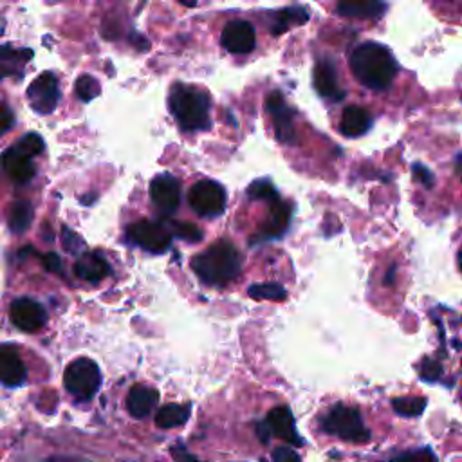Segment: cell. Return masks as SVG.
Segmentation results:
<instances>
[{"label": "cell", "instance_id": "obj_1", "mask_svg": "<svg viewBox=\"0 0 462 462\" xmlns=\"http://www.w3.org/2000/svg\"><path fill=\"white\" fill-rule=\"evenodd\" d=\"M350 67L356 79L374 90L390 87L397 72V63L392 52L375 42L357 45L350 56Z\"/></svg>", "mask_w": 462, "mask_h": 462}, {"label": "cell", "instance_id": "obj_2", "mask_svg": "<svg viewBox=\"0 0 462 462\" xmlns=\"http://www.w3.org/2000/svg\"><path fill=\"white\" fill-rule=\"evenodd\" d=\"M240 254L229 242H215L191 262L195 274L206 283L226 285L240 273Z\"/></svg>", "mask_w": 462, "mask_h": 462}, {"label": "cell", "instance_id": "obj_3", "mask_svg": "<svg viewBox=\"0 0 462 462\" xmlns=\"http://www.w3.org/2000/svg\"><path fill=\"white\" fill-rule=\"evenodd\" d=\"M170 110L184 130H206L209 121V97L206 92L175 83L170 90Z\"/></svg>", "mask_w": 462, "mask_h": 462}, {"label": "cell", "instance_id": "obj_4", "mask_svg": "<svg viewBox=\"0 0 462 462\" xmlns=\"http://www.w3.org/2000/svg\"><path fill=\"white\" fill-rule=\"evenodd\" d=\"M321 430L341 440L368 442L370 431L365 428L361 413L346 404H334L321 419Z\"/></svg>", "mask_w": 462, "mask_h": 462}, {"label": "cell", "instance_id": "obj_5", "mask_svg": "<svg viewBox=\"0 0 462 462\" xmlns=\"http://www.w3.org/2000/svg\"><path fill=\"white\" fill-rule=\"evenodd\" d=\"M63 384L70 395L79 401H88L96 395L101 384V372L88 357H78L65 368Z\"/></svg>", "mask_w": 462, "mask_h": 462}, {"label": "cell", "instance_id": "obj_6", "mask_svg": "<svg viewBox=\"0 0 462 462\" xmlns=\"http://www.w3.org/2000/svg\"><path fill=\"white\" fill-rule=\"evenodd\" d=\"M126 238H128V242L139 245L144 251H152V253L166 251L171 242L170 229H166L162 224L152 222V220H139V222L130 224L126 229Z\"/></svg>", "mask_w": 462, "mask_h": 462}, {"label": "cell", "instance_id": "obj_7", "mask_svg": "<svg viewBox=\"0 0 462 462\" xmlns=\"http://www.w3.org/2000/svg\"><path fill=\"white\" fill-rule=\"evenodd\" d=\"M188 199L195 213L202 217H218L226 209V191L215 180H199Z\"/></svg>", "mask_w": 462, "mask_h": 462}, {"label": "cell", "instance_id": "obj_8", "mask_svg": "<svg viewBox=\"0 0 462 462\" xmlns=\"http://www.w3.org/2000/svg\"><path fill=\"white\" fill-rule=\"evenodd\" d=\"M31 108L38 114H51L60 99L58 78L52 72H42L27 88Z\"/></svg>", "mask_w": 462, "mask_h": 462}, {"label": "cell", "instance_id": "obj_9", "mask_svg": "<svg viewBox=\"0 0 462 462\" xmlns=\"http://www.w3.org/2000/svg\"><path fill=\"white\" fill-rule=\"evenodd\" d=\"M265 106L273 117L276 139L283 144H294L296 143L294 117H292V110L285 105L283 96L280 92H271L267 96Z\"/></svg>", "mask_w": 462, "mask_h": 462}, {"label": "cell", "instance_id": "obj_10", "mask_svg": "<svg viewBox=\"0 0 462 462\" xmlns=\"http://www.w3.org/2000/svg\"><path fill=\"white\" fill-rule=\"evenodd\" d=\"M256 34L254 27L245 20H235L229 22L220 36V43L226 51L233 54H247L254 49Z\"/></svg>", "mask_w": 462, "mask_h": 462}, {"label": "cell", "instance_id": "obj_11", "mask_svg": "<svg viewBox=\"0 0 462 462\" xmlns=\"http://www.w3.org/2000/svg\"><path fill=\"white\" fill-rule=\"evenodd\" d=\"M11 321L23 332H36L45 325L47 314L38 301L18 298L11 303Z\"/></svg>", "mask_w": 462, "mask_h": 462}, {"label": "cell", "instance_id": "obj_12", "mask_svg": "<svg viewBox=\"0 0 462 462\" xmlns=\"http://www.w3.org/2000/svg\"><path fill=\"white\" fill-rule=\"evenodd\" d=\"M150 197L152 202L162 213H173L180 202V186L175 177L170 173H161L150 182Z\"/></svg>", "mask_w": 462, "mask_h": 462}, {"label": "cell", "instance_id": "obj_13", "mask_svg": "<svg viewBox=\"0 0 462 462\" xmlns=\"http://www.w3.org/2000/svg\"><path fill=\"white\" fill-rule=\"evenodd\" d=\"M269 435L278 437L289 444L294 446H303V439L300 437V433L296 431V424H294V417L292 411L287 406H274L265 420H263Z\"/></svg>", "mask_w": 462, "mask_h": 462}, {"label": "cell", "instance_id": "obj_14", "mask_svg": "<svg viewBox=\"0 0 462 462\" xmlns=\"http://www.w3.org/2000/svg\"><path fill=\"white\" fill-rule=\"evenodd\" d=\"M27 377L25 365L11 345H0V383L20 386Z\"/></svg>", "mask_w": 462, "mask_h": 462}, {"label": "cell", "instance_id": "obj_15", "mask_svg": "<svg viewBox=\"0 0 462 462\" xmlns=\"http://www.w3.org/2000/svg\"><path fill=\"white\" fill-rule=\"evenodd\" d=\"M4 171L16 182H27L34 177V166L27 153H23L16 144L2 153Z\"/></svg>", "mask_w": 462, "mask_h": 462}, {"label": "cell", "instance_id": "obj_16", "mask_svg": "<svg viewBox=\"0 0 462 462\" xmlns=\"http://www.w3.org/2000/svg\"><path fill=\"white\" fill-rule=\"evenodd\" d=\"M159 401V392L146 384H135L126 395V410L132 417L143 419L152 413Z\"/></svg>", "mask_w": 462, "mask_h": 462}, {"label": "cell", "instance_id": "obj_17", "mask_svg": "<svg viewBox=\"0 0 462 462\" xmlns=\"http://www.w3.org/2000/svg\"><path fill=\"white\" fill-rule=\"evenodd\" d=\"M314 88L323 97H334V99L343 97V92L339 90V85H337L336 65L327 58L319 60L314 67Z\"/></svg>", "mask_w": 462, "mask_h": 462}, {"label": "cell", "instance_id": "obj_18", "mask_svg": "<svg viewBox=\"0 0 462 462\" xmlns=\"http://www.w3.org/2000/svg\"><path fill=\"white\" fill-rule=\"evenodd\" d=\"M74 273L76 276H79L81 280H87L90 283H96L103 278H106L110 274V265L108 262L97 254V253H85L78 258L76 265H74Z\"/></svg>", "mask_w": 462, "mask_h": 462}, {"label": "cell", "instance_id": "obj_19", "mask_svg": "<svg viewBox=\"0 0 462 462\" xmlns=\"http://www.w3.org/2000/svg\"><path fill=\"white\" fill-rule=\"evenodd\" d=\"M370 125H372L370 114L363 106L350 105L343 110V116L339 121V130L346 137H359V135L366 134Z\"/></svg>", "mask_w": 462, "mask_h": 462}, {"label": "cell", "instance_id": "obj_20", "mask_svg": "<svg viewBox=\"0 0 462 462\" xmlns=\"http://www.w3.org/2000/svg\"><path fill=\"white\" fill-rule=\"evenodd\" d=\"M31 58L32 51L29 49H13L7 45H0V78L16 76Z\"/></svg>", "mask_w": 462, "mask_h": 462}, {"label": "cell", "instance_id": "obj_21", "mask_svg": "<svg viewBox=\"0 0 462 462\" xmlns=\"http://www.w3.org/2000/svg\"><path fill=\"white\" fill-rule=\"evenodd\" d=\"M189 413H191L189 404H177V402L166 404L155 413V426L162 430L182 426L189 419Z\"/></svg>", "mask_w": 462, "mask_h": 462}, {"label": "cell", "instance_id": "obj_22", "mask_svg": "<svg viewBox=\"0 0 462 462\" xmlns=\"http://www.w3.org/2000/svg\"><path fill=\"white\" fill-rule=\"evenodd\" d=\"M289 220H291V208H289V204H285L282 200H276L271 206L269 218L263 224L262 233L265 236H278V235H282L285 231V227L289 226Z\"/></svg>", "mask_w": 462, "mask_h": 462}, {"label": "cell", "instance_id": "obj_23", "mask_svg": "<svg viewBox=\"0 0 462 462\" xmlns=\"http://www.w3.org/2000/svg\"><path fill=\"white\" fill-rule=\"evenodd\" d=\"M337 13L350 18H377L384 13L386 5L381 2H341L337 4Z\"/></svg>", "mask_w": 462, "mask_h": 462}, {"label": "cell", "instance_id": "obj_24", "mask_svg": "<svg viewBox=\"0 0 462 462\" xmlns=\"http://www.w3.org/2000/svg\"><path fill=\"white\" fill-rule=\"evenodd\" d=\"M32 222V206L27 200H16L9 211V227L13 233H23Z\"/></svg>", "mask_w": 462, "mask_h": 462}, {"label": "cell", "instance_id": "obj_25", "mask_svg": "<svg viewBox=\"0 0 462 462\" xmlns=\"http://www.w3.org/2000/svg\"><path fill=\"white\" fill-rule=\"evenodd\" d=\"M309 20V13L303 7H287L282 9L276 16V22L273 25V32L280 34L287 31L291 25H301Z\"/></svg>", "mask_w": 462, "mask_h": 462}, {"label": "cell", "instance_id": "obj_26", "mask_svg": "<svg viewBox=\"0 0 462 462\" xmlns=\"http://www.w3.org/2000/svg\"><path fill=\"white\" fill-rule=\"evenodd\" d=\"M392 408L397 415L402 417H417L424 411L426 408V399L424 397H395L392 401Z\"/></svg>", "mask_w": 462, "mask_h": 462}, {"label": "cell", "instance_id": "obj_27", "mask_svg": "<svg viewBox=\"0 0 462 462\" xmlns=\"http://www.w3.org/2000/svg\"><path fill=\"white\" fill-rule=\"evenodd\" d=\"M247 294L254 300H271V301H282L287 298L285 289L280 283H273V282L254 283L249 287Z\"/></svg>", "mask_w": 462, "mask_h": 462}, {"label": "cell", "instance_id": "obj_28", "mask_svg": "<svg viewBox=\"0 0 462 462\" xmlns=\"http://www.w3.org/2000/svg\"><path fill=\"white\" fill-rule=\"evenodd\" d=\"M247 195L251 199H262V200H271V202H276L278 200V193L274 189V186L265 180V179H260V180H254L249 188H247Z\"/></svg>", "mask_w": 462, "mask_h": 462}, {"label": "cell", "instance_id": "obj_29", "mask_svg": "<svg viewBox=\"0 0 462 462\" xmlns=\"http://www.w3.org/2000/svg\"><path fill=\"white\" fill-rule=\"evenodd\" d=\"M76 94L83 101H90L99 94V83L92 76H81L76 81Z\"/></svg>", "mask_w": 462, "mask_h": 462}, {"label": "cell", "instance_id": "obj_30", "mask_svg": "<svg viewBox=\"0 0 462 462\" xmlns=\"http://www.w3.org/2000/svg\"><path fill=\"white\" fill-rule=\"evenodd\" d=\"M392 462H437V457L430 448H419V449L401 453Z\"/></svg>", "mask_w": 462, "mask_h": 462}, {"label": "cell", "instance_id": "obj_31", "mask_svg": "<svg viewBox=\"0 0 462 462\" xmlns=\"http://www.w3.org/2000/svg\"><path fill=\"white\" fill-rule=\"evenodd\" d=\"M16 146H18L23 153H27L29 157H32V155H38V153L43 150V141H42V137L36 135V134H27V135H23V137L16 143Z\"/></svg>", "mask_w": 462, "mask_h": 462}, {"label": "cell", "instance_id": "obj_32", "mask_svg": "<svg viewBox=\"0 0 462 462\" xmlns=\"http://www.w3.org/2000/svg\"><path fill=\"white\" fill-rule=\"evenodd\" d=\"M173 229H175V235L182 240H188V242H199L202 238V231L195 226V224H188V222H175L173 224Z\"/></svg>", "mask_w": 462, "mask_h": 462}, {"label": "cell", "instance_id": "obj_33", "mask_svg": "<svg viewBox=\"0 0 462 462\" xmlns=\"http://www.w3.org/2000/svg\"><path fill=\"white\" fill-rule=\"evenodd\" d=\"M419 372H420V377H422L424 381H437V379L440 377V374H442V368H440L439 361H435V359H424V361L420 363Z\"/></svg>", "mask_w": 462, "mask_h": 462}, {"label": "cell", "instance_id": "obj_34", "mask_svg": "<svg viewBox=\"0 0 462 462\" xmlns=\"http://www.w3.org/2000/svg\"><path fill=\"white\" fill-rule=\"evenodd\" d=\"M61 240H63V247L69 253H79V249L83 247V240L72 229H69V227L61 229Z\"/></svg>", "mask_w": 462, "mask_h": 462}, {"label": "cell", "instance_id": "obj_35", "mask_svg": "<svg viewBox=\"0 0 462 462\" xmlns=\"http://www.w3.org/2000/svg\"><path fill=\"white\" fill-rule=\"evenodd\" d=\"M170 455H171V458L175 462H202L193 453H189L188 448L184 444H180V442H177V444H173L170 448Z\"/></svg>", "mask_w": 462, "mask_h": 462}, {"label": "cell", "instance_id": "obj_36", "mask_svg": "<svg viewBox=\"0 0 462 462\" xmlns=\"http://www.w3.org/2000/svg\"><path fill=\"white\" fill-rule=\"evenodd\" d=\"M273 460L274 462H301L300 455L287 446H278L273 449Z\"/></svg>", "mask_w": 462, "mask_h": 462}, {"label": "cell", "instance_id": "obj_37", "mask_svg": "<svg viewBox=\"0 0 462 462\" xmlns=\"http://www.w3.org/2000/svg\"><path fill=\"white\" fill-rule=\"evenodd\" d=\"M411 170H413V175H415V179H417L419 182H422L426 188H431V186H433V182H435L433 173H431L424 164L415 162V164L411 166Z\"/></svg>", "mask_w": 462, "mask_h": 462}, {"label": "cell", "instance_id": "obj_38", "mask_svg": "<svg viewBox=\"0 0 462 462\" xmlns=\"http://www.w3.org/2000/svg\"><path fill=\"white\" fill-rule=\"evenodd\" d=\"M43 267L51 273H61V262H60V256L54 254V253H47L43 256Z\"/></svg>", "mask_w": 462, "mask_h": 462}, {"label": "cell", "instance_id": "obj_39", "mask_svg": "<svg viewBox=\"0 0 462 462\" xmlns=\"http://www.w3.org/2000/svg\"><path fill=\"white\" fill-rule=\"evenodd\" d=\"M13 126V114L9 108L0 106V134L7 132Z\"/></svg>", "mask_w": 462, "mask_h": 462}, {"label": "cell", "instance_id": "obj_40", "mask_svg": "<svg viewBox=\"0 0 462 462\" xmlns=\"http://www.w3.org/2000/svg\"><path fill=\"white\" fill-rule=\"evenodd\" d=\"M49 462H76V460L67 458V457H52Z\"/></svg>", "mask_w": 462, "mask_h": 462}, {"label": "cell", "instance_id": "obj_41", "mask_svg": "<svg viewBox=\"0 0 462 462\" xmlns=\"http://www.w3.org/2000/svg\"><path fill=\"white\" fill-rule=\"evenodd\" d=\"M393 271H395V267H392V269L386 273V280H384V283H392V282H393Z\"/></svg>", "mask_w": 462, "mask_h": 462}, {"label": "cell", "instance_id": "obj_42", "mask_svg": "<svg viewBox=\"0 0 462 462\" xmlns=\"http://www.w3.org/2000/svg\"><path fill=\"white\" fill-rule=\"evenodd\" d=\"M457 168H458V171L462 173V155L458 157V161H457Z\"/></svg>", "mask_w": 462, "mask_h": 462}, {"label": "cell", "instance_id": "obj_43", "mask_svg": "<svg viewBox=\"0 0 462 462\" xmlns=\"http://www.w3.org/2000/svg\"><path fill=\"white\" fill-rule=\"evenodd\" d=\"M458 263H460V269H462V249H460V253H458Z\"/></svg>", "mask_w": 462, "mask_h": 462}]
</instances>
